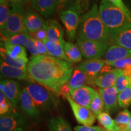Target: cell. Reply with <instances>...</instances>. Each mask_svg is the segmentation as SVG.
I'll return each mask as SVG.
<instances>
[{"instance_id":"d6a6232c","label":"cell","mask_w":131,"mask_h":131,"mask_svg":"<svg viewBox=\"0 0 131 131\" xmlns=\"http://www.w3.org/2000/svg\"><path fill=\"white\" fill-rule=\"evenodd\" d=\"M104 108V103H103L102 98L100 93L95 91L94 98L91 102L90 110L94 113V114L96 117L101 112H103Z\"/></svg>"},{"instance_id":"52a82bcc","label":"cell","mask_w":131,"mask_h":131,"mask_svg":"<svg viewBox=\"0 0 131 131\" xmlns=\"http://www.w3.org/2000/svg\"><path fill=\"white\" fill-rule=\"evenodd\" d=\"M60 18L64 26L68 39L72 41L76 37L80 23V16L71 9H66L60 13Z\"/></svg>"},{"instance_id":"7bdbcfd3","label":"cell","mask_w":131,"mask_h":131,"mask_svg":"<svg viewBox=\"0 0 131 131\" xmlns=\"http://www.w3.org/2000/svg\"><path fill=\"white\" fill-rule=\"evenodd\" d=\"M75 131H104V130L98 126H78L75 127Z\"/></svg>"},{"instance_id":"f6af8a7d","label":"cell","mask_w":131,"mask_h":131,"mask_svg":"<svg viewBox=\"0 0 131 131\" xmlns=\"http://www.w3.org/2000/svg\"><path fill=\"white\" fill-rule=\"evenodd\" d=\"M9 2L11 6H14V5H18V4H22L23 0H7Z\"/></svg>"},{"instance_id":"cb8c5ba5","label":"cell","mask_w":131,"mask_h":131,"mask_svg":"<svg viewBox=\"0 0 131 131\" xmlns=\"http://www.w3.org/2000/svg\"><path fill=\"white\" fill-rule=\"evenodd\" d=\"M87 83H88V77L87 75L78 69H76L73 71V74L68 83V84L71 89L72 93L75 90L85 86V84Z\"/></svg>"},{"instance_id":"9a60e30c","label":"cell","mask_w":131,"mask_h":131,"mask_svg":"<svg viewBox=\"0 0 131 131\" xmlns=\"http://www.w3.org/2000/svg\"><path fill=\"white\" fill-rule=\"evenodd\" d=\"M103 57L106 64L110 65L119 60L131 58V49L119 45H112L108 47Z\"/></svg>"},{"instance_id":"d4e9b609","label":"cell","mask_w":131,"mask_h":131,"mask_svg":"<svg viewBox=\"0 0 131 131\" xmlns=\"http://www.w3.org/2000/svg\"><path fill=\"white\" fill-rule=\"evenodd\" d=\"M64 52L70 63H78L82 60L83 55L77 45L71 42H66Z\"/></svg>"},{"instance_id":"ffe728a7","label":"cell","mask_w":131,"mask_h":131,"mask_svg":"<svg viewBox=\"0 0 131 131\" xmlns=\"http://www.w3.org/2000/svg\"><path fill=\"white\" fill-rule=\"evenodd\" d=\"M32 6L39 14L48 18L56 9L55 0H32Z\"/></svg>"},{"instance_id":"4dcf8cb0","label":"cell","mask_w":131,"mask_h":131,"mask_svg":"<svg viewBox=\"0 0 131 131\" xmlns=\"http://www.w3.org/2000/svg\"><path fill=\"white\" fill-rule=\"evenodd\" d=\"M12 103L9 100L3 92H0V114L1 116L8 115L16 112Z\"/></svg>"},{"instance_id":"9c48e42d","label":"cell","mask_w":131,"mask_h":131,"mask_svg":"<svg viewBox=\"0 0 131 131\" xmlns=\"http://www.w3.org/2000/svg\"><path fill=\"white\" fill-rule=\"evenodd\" d=\"M26 127L25 120L17 112L0 118V131H24Z\"/></svg>"},{"instance_id":"f35d334b","label":"cell","mask_w":131,"mask_h":131,"mask_svg":"<svg viewBox=\"0 0 131 131\" xmlns=\"http://www.w3.org/2000/svg\"><path fill=\"white\" fill-rule=\"evenodd\" d=\"M109 2L112 3L113 5H114L115 6L120 9L122 10L125 13L127 16L131 18V12L129 10L125 4L123 3V0H107Z\"/></svg>"},{"instance_id":"681fc988","label":"cell","mask_w":131,"mask_h":131,"mask_svg":"<svg viewBox=\"0 0 131 131\" xmlns=\"http://www.w3.org/2000/svg\"><path fill=\"white\" fill-rule=\"evenodd\" d=\"M106 131H112V130H106Z\"/></svg>"},{"instance_id":"e575fe53","label":"cell","mask_w":131,"mask_h":131,"mask_svg":"<svg viewBox=\"0 0 131 131\" xmlns=\"http://www.w3.org/2000/svg\"><path fill=\"white\" fill-rule=\"evenodd\" d=\"M10 11L9 3L7 0H0V29L4 28L9 18Z\"/></svg>"},{"instance_id":"1f68e13d","label":"cell","mask_w":131,"mask_h":131,"mask_svg":"<svg viewBox=\"0 0 131 131\" xmlns=\"http://www.w3.org/2000/svg\"><path fill=\"white\" fill-rule=\"evenodd\" d=\"M96 118L101 125L103 126L106 130L115 131V123L107 112H103L96 116Z\"/></svg>"},{"instance_id":"8fae6325","label":"cell","mask_w":131,"mask_h":131,"mask_svg":"<svg viewBox=\"0 0 131 131\" xmlns=\"http://www.w3.org/2000/svg\"><path fill=\"white\" fill-rule=\"evenodd\" d=\"M0 90L4 93L9 100L15 108L20 100L21 91L17 82L11 80H5L1 81Z\"/></svg>"},{"instance_id":"83f0119b","label":"cell","mask_w":131,"mask_h":131,"mask_svg":"<svg viewBox=\"0 0 131 131\" xmlns=\"http://www.w3.org/2000/svg\"><path fill=\"white\" fill-rule=\"evenodd\" d=\"M0 54H1V58L3 59V61L7 64L21 69H27V65L28 62L11 58L3 46H1L0 48Z\"/></svg>"},{"instance_id":"74e56055","label":"cell","mask_w":131,"mask_h":131,"mask_svg":"<svg viewBox=\"0 0 131 131\" xmlns=\"http://www.w3.org/2000/svg\"><path fill=\"white\" fill-rule=\"evenodd\" d=\"M36 49L39 55H49L48 50L43 41L34 38Z\"/></svg>"},{"instance_id":"8992f818","label":"cell","mask_w":131,"mask_h":131,"mask_svg":"<svg viewBox=\"0 0 131 131\" xmlns=\"http://www.w3.org/2000/svg\"><path fill=\"white\" fill-rule=\"evenodd\" d=\"M26 89L35 101L38 108L47 109L53 105L54 100L51 94L41 85L34 83H29Z\"/></svg>"},{"instance_id":"7dc6e473","label":"cell","mask_w":131,"mask_h":131,"mask_svg":"<svg viewBox=\"0 0 131 131\" xmlns=\"http://www.w3.org/2000/svg\"><path fill=\"white\" fill-rule=\"evenodd\" d=\"M32 0H24V2L25 3H29V2H32Z\"/></svg>"},{"instance_id":"30bf717a","label":"cell","mask_w":131,"mask_h":131,"mask_svg":"<svg viewBox=\"0 0 131 131\" xmlns=\"http://www.w3.org/2000/svg\"><path fill=\"white\" fill-rule=\"evenodd\" d=\"M106 64L105 60L101 59L88 60L78 66L77 69L84 73L88 77V83L94 84V79Z\"/></svg>"},{"instance_id":"c3c4849f","label":"cell","mask_w":131,"mask_h":131,"mask_svg":"<svg viewBox=\"0 0 131 131\" xmlns=\"http://www.w3.org/2000/svg\"><path fill=\"white\" fill-rule=\"evenodd\" d=\"M128 131H131V130H130V129H129V130Z\"/></svg>"},{"instance_id":"d6986e66","label":"cell","mask_w":131,"mask_h":131,"mask_svg":"<svg viewBox=\"0 0 131 131\" xmlns=\"http://www.w3.org/2000/svg\"><path fill=\"white\" fill-rule=\"evenodd\" d=\"M47 30V39L55 42H66L64 40V30L60 24L55 19L46 21Z\"/></svg>"},{"instance_id":"7402d4cb","label":"cell","mask_w":131,"mask_h":131,"mask_svg":"<svg viewBox=\"0 0 131 131\" xmlns=\"http://www.w3.org/2000/svg\"><path fill=\"white\" fill-rule=\"evenodd\" d=\"M43 42L47 47L49 55L70 62L64 52L66 42H55L49 40L48 39H46Z\"/></svg>"},{"instance_id":"3957f363","label":"cell","mask_w":131,"mask_h":131,"mask_svg":"<svg viewBox=\"0 0 131 131\" xmlns=\"http://www.w3.org/2000/svg\"><path fill=\"white\" fill-rule=\"evenodd\" d=\"M98 9L101 20L110 34L111 39L118 31L131 23V18L107 0H101Z\"/></svg>"},{"instance_id":"277c9868","label":"cell","mask_w":131,"mask_h":131,"mask_svg":"<svg viewBox=\"0 0 131 131\" xmlns=\"http://www.w3.org/2000/svg\"><path fill=\"white\" fill-rule=\"evenodd\" d=\"M24 16L22 4L12 6L7 22L1 30V38H7L17 34H29L24 23Z\"/></svg>"},{"instance_id":"7a4b0ae2","label":"cell","mask_w":131,"mask_h":131,"mask_svg":"<svg viewBox=\"0 0 131 131\" xmlns=\"http://www.w3.org/2000/svg\"><path fill=\"white\" fill-rule=\"evenodd\" d=\"M77 37L109 44L112 40L110 34L101 20L96 3L80 17Z\"/></svg>"},{"instance_id":"ab89813d","label":"cell","mask_w":131,"mask_h":131,"mask_svg":"<svg viewBox=\"0 0 131 131\" xmlns=\"http://www.w3.org/2000/svg\"><path fill=\"white\" fill-rule=\"evenodd\" d=\"M30 35L33 38H35L36 40L41 41H44L46 40L47 30L45 24L41 29L37 31L36 32L34 33V34H30Z\"/></svg>"},{"instance_id":"4fadbf2b","label":"cell","mask_w":131,"mask_h":131,"mask_svg":"<svg viewBox=\"0 0 131 131\" xmlns=\"http://www.w3.org/2000/svg\"><path fill=\"white\" fill-rule=\"evenodd\" d=\"M100 94L102 98L104 107L107 112L114 111L118 107V92L115 87L112 86L106 89H98Z\"/></svg>"},{"instance_id":"60d3db41","label":"cell","mask_w":131,"mask_h":131,"mask_svg":"<svg viewBox=\"0 0 131 131\" xmlns=\"http://www.w3.org/2000/svg\"><path fill=\"white\" fill-rule=\"evenodd\" d=\"M55 1H56L55 12H60L64 10L68 9L71 0H55Z\"/></svg>"},{"instance_id":"f546056e","label":"cell","mask_w":131,"mask_h":131,"mask_svg":"<svg viewBox=\"0 0 131 131\" xmlns=\"http://www.w3.org/2000/svg\"><path fill=\"white\" fill-rule=\"evenodd\" d=\"M32 38L30 34H17L7 38H1V42L13 45H18L26 47L27 42Z\"/></svg>"},{"instance_id":"603a6c76","label":"cell","mask_w":131,"mask_h":131,"mask_svg":"<svg viewBox=\"0 0 131 131\" xmlns=\"http://www.w3.org/2000/svg\"><path fill=\"white\" fill-rule=\"evenodd\" d=\"M1 46L4 47L7 53L11 58L15 59V60H24V61L29 62L27 57L26 50L24 46L13 45L3 42H1Z\"/></svg>"},{"instance_id":"ba28073f","label":"cell","mask_w":131,"mask_h":131,"mask_svg":"<svg viewBox=\"0 0 131 131\" xmlns=\"http://www.w3.org/2000/svg\"><path fill=\"white\" fill-rule=\"evenodd\" d=\"M66 98L69 103L78 123L83 126H92L94 124L95 122V115L89 109L75 103L69 96Z\"/></svg>"},{"instance_id":"2e32d148","label":"cell","mask_w":131,"mask_h":131,"mask_svg":"<svg viewBox=\"0 0 131 131\" xmlns=\"http://www.w3.org/2000/svg\"><path fill=\"white\" fill-rule=\"evenodd\" d=\"M0 70L1 73L6 77L14 79L26 80L29 81H34L28 73L27 69H21L11 66L3 61L1 58L0 62Z\"/></svg>"},{"instance_id":"7c38bea8","label":"cell","mask_w":131,"mask_h":131,"mask_svg":"<svg viewBox=\"0 0 131 131\" xmlns=\"http://www.w3.org/2000/svg\"><path fill=\"white\" fill-rule=\"evenodd\" d=\"M95 92V90L91 87L83 86L73 91L69 96L75 103L90 109Z\"/></svg>"},{"instance_id":"e0dca14e","label":"cell","mask_w":131,"mask_h":131,"mask_svg":"<svg viewBox=\"0 0 131 131\" xmlns=\"http://www.w3.org/2000/svg\"><path fill=\"white\" fill-rule=\"evenodd\" d=\"M46 21L43 18L32 10H29L25 13L24 23L30 34H34L45 26Z\"/></svg>"},{"instance_id":"f1b7e54d","label":"cell","mask_w":131,"mask_h":131,"mask_svg":"<svg viewBox=\"0 0 131 131\" xmlns=\"http://www.w3.org/2000/svg\"><path fill=\"white\" fill-rule=\"evenodd\" d=\"M49 127L50 131H72L70 124L60 117L53 118L50 119Z\"/></svg>"},{"instance_id":"8d00e7d4","label":"cell","mask_w":131,"mask_h":131,"mask_svg":"<svg viewBox=\"0 0 131 131\" xmlns=\"http://www.w3.org/2000/svg\"><path fill=\"white\" fill-rule=\"evenodd\" d=\"M110 66H114L115 68L119 69H123L126 67L131 66V58H126L119 60L111 64Z\"/></svg>"},{"instance_id":"ac0fdd59","label":"cell","mask_w":131,"mask_h":131,"mask_svg":"<svg viewBox=\"0 0 131 131\" xmlns=\"http://www.w3.org/2000/svg\"><path fill=\"white\" fill-rule=\"evenodd\" d=\"M122 72V69L115 68V69L104 73V74L96 77L94 79V84L101 89H106L114 86L118 77Z\"/></svg>"},{"instance_id":"5b68a950","label":"cell","mask_w":131,"mask_h":131,"mask_svg":"<svg viewBox=\"0 0 131 131\" xmlns=\"http://www.w3.org/2000/svg\"><path fill=\"white\" fill-rule=\"evenodd\" d=\"M77 45L83 57L88 60L100 59L109 47V43H103L77 37Z\"/></svg>"},{"instance_id":"5bb4252c","label":"cell","mask_w":131,"mask_h":131,"mask_svg":"<svg viewBox=\"0 0 131 131\" xmlns=\"http://www.w3.org/2000/svg\"><path fill=\"white\" fill-rule=\"evenodd\" d=\"M19 102L22 110L29 117L35 119L39 117L38 108L26 88L21 90Z\"/></svg>"},{"instance_id":"bcb514c9","label":"cell","mask_w":131,"mask_h":131,"mask_svg":"<svg viewBox=\"0 0 131 131\" xmlns=\"http://www.w3.org/2000/svg\"><path fill=\"white\" fill-rule=\"evenodd\" d=\"M129 129H130V130H131V117H130V121H129Z\"/></svg>"},{"instance_id":"6da1fadb","label":"cell","mask_w":131,"mask_h":131,"mask_svg":"<svg viewBox=\"0 0 131 131\" xmlns=\"http://www.w3.org/2000/svg\"><path fill=\"white\" fill-rule=\"evenodd\" d=\"M27 70L33 81L58 95L73 72L70 62L50 55L31 57Z\"/></svg>"},{"instance_id":"ee69618b","label":"cell","mask_w":131,"mask_h":131,"mask_svg":"<svg viewBox=\"0 0 131 131\" xmlns=\"http://www.w3.org/2000/svg\"><path fill=\"white\" fill-rule=\"evenodd\" d=\"M70 93H71V89H70L69 87L68 83H66V84L64 85V86L61 88L59 95L66 98L67 96H70Z\"/></svg>"},{"instance_id":"836d02e7","label":"cell","mask_w":131,"mask_h":131,"mask_svg":"<svg viewBox=\"0 0 131 131\" xmlns=\"http://www.w3.org/2000/svg\"><path fill=\"white\" fill-rule=\"evenodd\" d=\"M118 103L122 108H127L131 104V86H129L126 89L118 93Z\"/></svg>"},{"instance_id":"d590c367","label":"cell","mask_w":131,"mask_h":131,"mask_svg":"<svg viewBox=\"0 0 131 131\" xmlns=\"http://www.w3.org/2000/svg\"><path fill=\"white\" fill-rule=\"evenodd\" d=\"M129 86V81L128 78L125 75H124L123 72H122L118 77L117 79L116 80L115 87L117 89L118 93H119L124 91L125 89H126Z\"/></svg>"},{"instance_id":"b9f144b4","label":"cell","mask_w":131,"mask_h":131,"mask_svg":"<svg viewBox=\"0 0 131 131\" xmlns=\"http://www.w3.org/2000/svg\"><path fill=\"white\" fill-rule=\"evenodd\" d=\"M26 47L27 48V50H28V51L30 53L31 55H32V57L39 56L37 49H36L35 43H34V38H33L32 37L31 38L29 41L27 42V45L26 46Z\"/></svg>"},{"instance_id":"484cf974","label":"cell","mask_w":131,"mask_h":131,"mask_svg":"<svg viewBox=\"0 0 131 131\" xmlns=\"http://www.w3.org/2000/svg\"><path fill=\"white\" fill-rule=\"evenodd\" d=\"M131 113L127 109L119 112L115 119V131H128Z\"/></svg>"},{"instance_id":"44dd1931","label":"cell","mask_w":131,"mask_h":131,"mask_svg":"<svg viewBox=\"0 0 131 131\" xmlns=\"http://www.w3.org/2000/svg\"><path fill=\"white\" fill-rule=\"evenodd\" d=\"M117 45L131 49V23L124 26L112 37Z\"/></svg>"},{"instance_id":"4316f807","label":"cell","mask_w":131,"mask_h":131,"mask_svg":"<svg viewBox=\"0 0 131 131\" xmlns=\"http://www.w3.org/2000/svg\"><path fill=\"white\" fill-rule=\"evenodd\" d=\"M92 0H71L68 9L76 12L79 15H83L91 9Z\"/></svg>"}]
</instances>
